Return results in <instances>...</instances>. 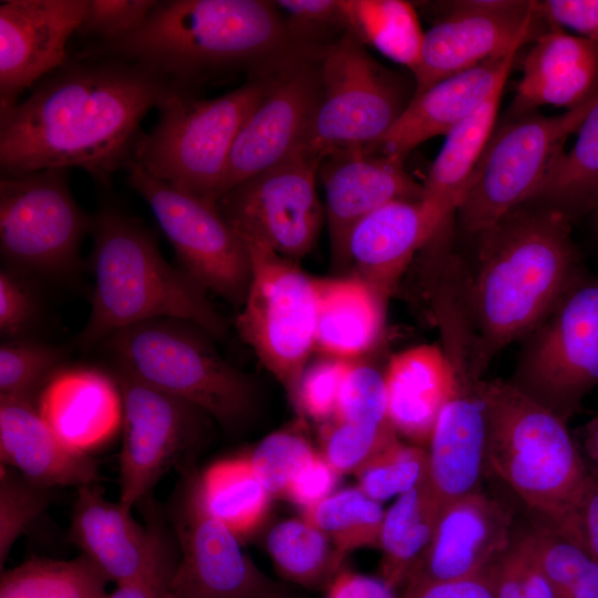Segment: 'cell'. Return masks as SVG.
<instances>
[{"label": "cell", "mask_w": 598, "mask_h": 598, "mask_svg": "<svg viewBox=\"0 0 598 598\" xmlns=\"http://www.w3.org/2000/svg\"><path fill=\"white\" fill-rule=\"evenodd\" d=\"M166 598H173V596L171 595V592L166 596Z\"/></svg>", "instance_id": "cell-58"}, {"label": "cell", "mask_w": 598, "mask_h": 598, "mask_svg": "<svg viewBox=\"0 0 598 598\" xmlns=\"http://www.w3.org/2000/svg\"><path fill=\"white\" fill-rule=\"evenodd\" d=\"M53 488L41 486L16 468L0 465V567L17 542L53 501Z\"/></svg>", "instance_id": "cell-43"}, {"label": "cell", "mask_w": 598, "mask_h": 598, "mask_svg": "<svg viewBox=\"0 0 598 598\" xmlns=\"http://www.w3.org/2000/svg\"><path fill=\"white\" fill-rule=\"evenodd\" d=\"M319 164L299 147L224 193L216 206L245 244L298 262L313 248L324 218L316 187Z\"/></svg>", "instance_id": "cell-13"}, {"label": "cell", "mask_w": 598, "mask_h": 598, "mask_svg": "<svg viewBox=\"0 0 598 598\" xmlns=\"http://www.w3.org/2000/svg\"><path fill=\"white\" fill-rule=\"evenodd\" d=\"M210 338L190 322L162 318L121 329L102 343L116 369L235 429L254 416L258 391L219 355Z\"/></svg>", "instance_id": "cell-6"}, {"label": "cell", "mask_w": 598, "mask_h": 598, "mask_svg": "<svg viewBox=\"0 0 598 598\" xmlns=\"http://www.w3.org/2000/svg\"><path fill=\"white\" fill-rule=\"evenodd\" d=\"M403 163L404 159L373 146L340 151L320 162L324 217L337 266L346 239L358 221L389 203L422 198V184L411 177Z\"/></svg>", "instance_id": "cell-21"}, {"label": "cell", "mask_w": 598, "mask_h": 598, "mask_svg": "<svg viewBox=\"0 0 598 598\" xmlns=\"http://www.w3.org/2000/svg\"><path fill=\"white\" fill-rule=\"evenodd\" d=\"M0 458L30 481L49 488L95 483L96 462L51 431L34 402L0 396Z\"/></svg>", "instance_id": "cell-27"}, {"label": "cell", "mask_w": 598, "mask_h": 598, "mask_svg": "<svg viewBox=\"0 0 598 598\" xmlns=\"http://www.w3.org/2000/svg\"><path fill=\"white\" fill-rule=\"evenodd\" d=\"M74 200L68 168H47L0 178V252L4 267L25 277L60 278L80 265L91 231Z\"/></svg>", "instance_id": "cell-11"}, {"label": "cell", "mask_w": 598, "mask_h": 598, "mask_svg": "<svg viewBox=\"0 0 598 598\" xmlns=\"http://www.w3.org/2000/svg\"><path fill=\"white\" fill-rule=\"evenodd\" d=\"M86 0H2L0 2V112L69 59Z\"/></svg>", "instance_id": "cell-20"}, {"label": "cell", "mask_w": 598, "mask_h": 598, "mask_svg": "<svg viewBox=\"0 0 598 598\" xmlns=\"http://www.w3.org/2000/svg\"><path fill=\"white\" fill-rule=\"evenodd\" d=\"M165 514L176 538L179 560L173 598H267L275 582L240 548V540L206 509L195 463L179 470Z\"/></svg>", "instance_id": "cell-15"}, {"label": "cell", "mask_w": 598, "mask_h": 598, "mask_svg": "<svg viewBox=\"0 0 598 598\" xmlns=\"http://www.w3.org/2000/svg\"><path fill=\"white\" fill-rule=\"evenodd\" d=\"M597 96L559 115L514 113L494 130L456 210L466 235L476 237L536 198Z\"/></svg>", "instance_id": "cell-8"}, {"label": "cell", "mask_w": 598, "mask_h": 598, "mask_svg": "<svg viewBox=\"0 0 598 598\" xmlns=\"http://www.w3.org/2000/svg\"><path fill=\"white\" fill-rule=\"evenodd\" d=\"M320 82V99L301 146L320 162L340 151L374 146L410 102L348 32L323 48Z\"/></svg>", "instance_id": "cell-10"}, {"label": "cell", "mask_w": 598, "mask_h": 598, "mask_svg": "<svg viewBox=\"0 0 598 598\" xmlns=\"http://www.w3.org/2000/svg\"><path fill=\"white\" fill-rule=\"evenodd\" d=\"M90 233L94 287L89 319L75 338L81 349L132 324L162 318L190 322L214 339L226 336L227 322L207 290L165 260L142 223L104 207L92 216Z\"/></svg>", "instance_id": "cell-4"}, {"label": "cell", "mask_w": 598, "mask_h": 598, "mask_svg": "<svg viewBox=\"0 0 598 598\" xmlns=\"http://www.w3.org/2000/svg\"><path fill=\"white\" fill-rule=\"evenodd\" d=\"M352 361L323 355L305 369L297 395L299 412L315 421H330L336 412L342 381Z\"/></svg>", "instance_id": "cell-47"}, {"label": "cell", "mask_w": 598, "mask_h": 598, "mask_svg": "<svg viewBox=\"0 0 598 598\" xmlns=\"http://www.w3.org/2000/svg\"><path fill=\"white\" fill-rule=\"evenodd\" d=\"M124 171L128 186L147 203L173 246L181 268L207 291L241 307L251 279L250 257L216 203L176 189L134 162Z\"/></svg>", "instance_id": "cell-14"}, {"label": "cell", "mask_w": 598, "mask_h": 598, "mask_svg": "<svg viewBox=\"0 0 598 598\" xmlns=\"http://www.w3.org/2000/svg\"><path fill=\"white\" fill-rule=\"evenodd\" d=\"M275 6L287 13L293 30L308 43L319 45L311 35L319 29L344 30L343 0H278Z\"/></svg>", "instance_id": "cell-50"}, {"label": "cell", "mask_w": 598, "mask_h": 598, "mask_svg": "<svg viewBox=\"0 0 598 598\" xmlns=\"http://www.w3.org/2000/svg\"><path fill=\"white\" fill-rule=\"evenodd\" d=\"M245 245L251 279L236 328L296 405L301 375L316 350L315 278L296 261L255 244Z\"/></svg>", "instance_id": "cell-9"}, {"label": "cell", "mask_w": 598, "mask_h": 598, "mask_svg": "<svg viewBox=\"0 0 598 598\" xmlns=\"http://www.w3.org/2000/svg\"><path fill=\"white\" fill-rule=\"evenodd\" d=\"M359 488L381 503L400 496L429 477V453L422 446L399 439L389 444L357 473Z\"/></svg>", "instance_id": "cell-42"}, {"label": "cell", "mask_w": 598, "mask_h": 598, "mask_svg": "<svg viewBox=\"0 0 598 598\" xmlns=\"http://www.w3.org/2000/svg\"><path fill=\"white\" fill-rule=\"evenodd\" d=\"M109 581L84 554L70 560L32 558L1 573L0 598H107Z\"/></svg>", "instance_id": "cell-37"}, {"label": "cell", "mask_w": 598, "mask_h": 598, "mask_svg": "<svg viewBox=\"0 0 598 598\" xmlns=\"http://www.w3.org/2000/svg\"><path fill=\"white\" fill-rule=\"evenodd\" d=\"M472 268L461 260V292L477 367L528 336L582 276L570 218L545 205L514 208L476 237Z\"/></svg>", "instance_id": "cell-2"}, {"label": "cell", "mask_w": 598, "mask_h": 598, "mask_svg": "<svg viewBox=\"0 0 598 598\" xmlns=\"http://www.w3.org/2000/svg\"><path fill=\"white\" fill-rule=\"evenodd\" d=\"M37 408L59 440L81 453L106 442L123 420L116 381L94 369L60 370L40 393Z\"/></svg>", "instance_id": "cell-26"}, {"label": "cell", "mask_w": 598, "mask_h": 598, "mask_svg": "<svg viewBox=\"0 0 598 598\" xmlns=\"http://www.w3.org/2000/svg\"><path fill=\"white\" fill-rule=\"evenodd\" d=\"M581 452L589 470L598 474V415L592 417L584 427Z\"/></svg>", "instance_id": "cell-56"}, {"label": "cell", "mask_w": 598, "mask_h": 598, "mask_svg": "<svg viewBox=\"0 0 598 598\" xmlns=\"http://www.w3.org/2000/svg\"><path fill=\"white\" fill-rule=\"evenodd\" d=\"M65 351L29 339L4 340L0 346V396L33 402L60 371Z\"/></svg>", "instance_id": "cell-41"}, {"label": "cell", "mask_w": 598, "mask_h": 598, "mask_svg": "<svg viewBox=\"0 0 598 598\" xmlns=\"http://www.w3.org/2000/svg\"><path fill=\"white\" fill-rule=\"evenodd\" d=\"M179 92L144 66L82 50L0 112V173L78 167L109 186L133 162L141 123Z\"/></svg>", "instance_id": "cell-1"}, {"label": "cell", "mask_w": 598, "mask_h": 598, "mask_svg": "<svg viewBox=\"0 0 598 598\" xmlns=\"http://www.w3.org/2000/svg\"><path fill=\"white\" fill-rule=\"evenodd\" d=\"M597 95L598 44L550 23L525 56L514 113L543 105L573 110Z\"/></svg>", "instance_id": "cell-25"}, {"label": "cell", "mask_w": 598, "mask_h": 598, "mask_svg": "<svg viewBox=\"0 0 598 598\" xmlns=\"http://www.w3.org/2000/svg\"><path fill=\"white\" fill-rule=\"evenodd\" d=\"M503 89L498 87L445 135L422 184L421 200L442 226L456 213L470 177L495 130Z\"/></svg>", "instance_id": "cell-31"}, {"label": "cell", "mask_w": 598, "mask_h": 598, "mask_svg": "<svg viewBox=\"0 0 598 598\" xmlns=\"http://www.w3.org/2000/svg\"><path fill=\"white\" fill-rule=\"evenodd\" d=\"M514 538L535 560L558 598H598V560L582 547L537 524Z\"/></svg>", "instance_id": "cell-38"}, {"label": "cell", "mask_w": 598, "mask_h": 598, "mask_svg": "<svg viewBox=\"0 0 598 598\" xmlns=\"http://www.w3.org/2000/svg\"><path fill=\"white\" fill-rule=\"evenodd\" d=\"M272 69L217 97L171 94L157 106L156 124L138 140L133 162L176 189L216 203L235 140L265 94Z\"/></svg>", "instance_id": "cell-7"}, {"label": "cell", "mask_w": 598, "mask_h": 598, "mask_svg": "<svg viewBox=\"0 0 598 598\" xmlns=\"http://www.w3.org/2000/svg\"><path fill=\"white\" fill-rule=\"evenodd\" d=\"M115 381L123 403L118 502L132 509L152 496L172 465L195 463L207 414L122 370H115Z\"/></svg>", "instance_id": "cell-17"}, {"label": "cell", "mask_w": 598, "mask_h": 598, "mask_svg": "<svg viewBox=\"0 0 598 598\" xmlns=\"http://www.w3.org/2000/svg\"><path fill=\"white\" fill-rule=\"evenodd\" d=\"M440 333L453 384L427 445V482L443 506L481 488L488 468V412L485 379L476 364L467 326L450 321Z\"/></svg>", "instance_id": "cell-16"}, {"label": "cell", "mask_w": 598, "mask_h": 598, "mask_svg": "<svg viewBox=\"0 0 598 598\" xmlns=\"http://www.w3.org/2000/svg\"><path fill=\"white\" fill-rule=\"evenodd\" d=\"M331 420L362 424H392L388 413L384 375L369 363L352 361L340 388Z\"/></svg>", "instance_id": "cell-46"}, {"label": "cell", "mask_w": 598, "mask_h": 598, "mask_svg": "<svg viewBox=\"0 0 598 598\" xmlns=\"http://www.w3.org/2000/svg\"><path fill=\"white\" fill-rule=\"evenodd\" d=\"M317 289L316 350L355 361L378 341L385 305L360 279L315 278Z\"/></svg>", "instance_id": "cell-30"}, {"label": "cell", "mask_w": 598, "mask_h": 598, "mask_svg": "<svg viewBox=\"0 0 598 598\" xmlns=\"http://www.w3.org/2000/svg\"><path fill=\"white\" fill-rule=\"evenodd\" d=\"M553 532L576 543L598 560V474L590 471L571 514Z\"/></svg>", "instance_id": "cell-51"}, {"label": "cell", "mask_w": 598, "mask_h": 598, "mask_svg": "<svg viewBox=\"0 0 598 598\" xmlns=\"http://www.w3.org/2000/svg\"><path fill=\"white\" fill-rule=\"evenodd\" d=\"M389 419L410 443L424 447L453 384L441 347L421 344L394 354L383 373Z\"/></svg>", "instance_id": "cell-29"}, {"label": "cell", "mask_w": 598, "mask_h": 598, "mask_svg": "<svg viewBox=\"0 0 598 598\" xmlns=\"http://www.w3.org/2000/svg\"><path fill=\"white\" fill-rule=\"evenodd\" d=\"M514 535L511 512L481 488L452 499L442 506L431 543L406 581L485 571L511 546Z\"/></svg>", "instance_id": "cell-22"}, {"label": "cell", "mask_w": 598, "mask_h": 598, "mask_svg": "<svg viewBox=\"0 0 598 598\" xmlns=\"http://www.w3.org/2000/svg\"><path fill=\"white\" fill-rule=\"evenodd\" d=\"M138 506L151 532V549L143 569L117 585L107 598H166L175 574L179 550L165 509L152 496Z\"/></svg>", "instance_id": "cell-40"}, {"label": "cell", "mask_w": 598, "mask_h": 598, "mask_svg": "<svg viewBox=\"0 0 598 598\" xmlns=\"http://www.w3.org/2000/svg\"><path fill=\"white\" fill-rule=\"evenodd\" d=\"M267 598H300L296 594L288 590L286 587H281L279 590L268 596Z\"/></svg>", "instance_id": "cell-57"}, {"label": "cell", "mask_w": 598, "mask_h": 598, "mask_svg": "<svg viewBox=\"0 0 598 598\" xmlns=\"http://www.w3.org/2000/svg\"><path fill=\"white\" fill-rule=\"evenodd\" d=\"M198 484L206 509L239 540L260 529L272 497L249 456L213 463L199 473Z\"/></svg>", "instance_id": "cell-33"}, {"label": "cell", "mask_w": 598, "mask_h": 598, "mask_svg": "<svg viewBox=\"0 0 598 598\" xmlns=\"http://www.w3.org/2000/svg\"><path fill=\"white\" fill-rule=\"evenodd\" d=\"M595 209H596V212H597V215H598V205H597V207H596Z\"/></svg>", "instance_id": "cell-59"}, {"label": "cell", "mask_w": 598, "mask_h": 598, "mask_svg": "<svg viewBox=\"0 0 598 598\" xmlns=\"http://www.w3.org/2000/svg\"><path fill=\"white\" fill-rule=\"evenodd\" d=\"M442 505L427 481L400 495L385 512L380 536L381 579L405 584L433 537Z\"/></svg>", "instance_id": "cell-32"}, {"label": "cell", "mask_w": 598, "mask_h": 598, "mask_svg": "<svg viewBox=\"0 0 598 598\" xmlns=\"http://www.w3.org/2000/svg\"><path fill=\"white\" fill-rule=\"evenodd\" d=\"M517 52L443 79L412 95L398 121L373 147L404 159L421 143L446 135L498 87L505 86Z\"/></svg>", "instance_id": "cell-24"}, {"label": "cell", "mask_w": 598, "mask_h": 598, "mask_svg": "<svg viewBox=\"0 0 598 598\" xmlns=\"http://www.w3.org/2000/svg\"><path fill=\"white\" fill-rule=\"evenodd\" d=\"M323 48L296 53L271 70L265 94L235 140L221 195L302 146L320 99Z\"/></svg>", "instance_id": "cell-18"}, {"label": "cell", "mask_w": 598, "mask_h": 598, "mask_svg": "<svg viewBox=\"0 0 598 598\" xmlns=\"http://www.w3.org/2000/svg\"><path fill=\"white\" fill-rule=\"evenodd\" d=\"M577 131L574 146L563 153L530 202L557 209L569 218L598 205V96Z\"/></svg>", "instance_id": "cell-36"}, {"label": "cell", "mask_w": 598, "mask_h": 598, "mask_svg": "<svg viewBox=\"0 0 598 598\" xmlns=\"http://www.w3.org/2000/svg\"><path fill=\"white\" fill-rule=\"evenodd\" d=\"M540 16L560 28H568L598 44V0L537 1Z\"/></svg>", "instance_id": "cell-54"}, {"label": "cell", "mask_w": 598, "mask_h": 598, "mask_svg": "<svg viewBox=\"0 0 598 598\" xmlns=\"http://www.w3.org/2000/svg\"><path fill=\"white\" fill-rule=\"evenodd\" d=\"M316 48L298 35L274 1L165 0L130 34L84 50L140 64L175 90L195 94L213 78L265 72Z\"/></svg>", "instance_id": "cell-3"}, {"label": "cell", "mask_w": 598, "mask_h": 598, "mask_svg": "<svg viewBox=\"0 0 598 598\" xmlns=\"http://www.w3.org/2000/svg\"><path fill=\"white\" fill-rule=\"evenodd\" d=\"M313 452L300 432L287 429L264 437L249 458L271 497L286 498L291 480Z\"/></svg>", "instance_id": "cell-45"}, {"label": "cell", "mask_w": 598, "mask_h": 598, "mask_svg": "<svg viewBox=\"0 0 598 598\" xmlns=\"http://www.w3.org/2000/svg\"><path fill=\"white\" fill-rule=\"evenodd\" d=\"M399 598H495L491 580L485 571L468 577L427 580L412 579L404 584Z\"/></svg>", "instance_id": "cell-53"}, {"label": "cell", "mask_w": 598, "mask_h": 598, "mask_svg": "<svg viewBox=\"0 0 598 598\" xmlns=\"http://www.w3.org/2000/svg\"><path fill=\"white\" fill-rule=\"evenodd\" d=\"M509 382L566 422L577 413L598 385V279L581 276L525 337Z\"/></svg>", "instance_id": "cell-12"}, {"label": "cell", "mask_w": 598, "mask_h": 598, "mask_svg": "<svg viewBox=\"0 0 598 598\" xmlns=\"http://www.w3.org/2000/svg\"><path fill=\"white\" fill-rule=\"evenodd\" d=\"M27 278L6 267L0 271V332L4 340L25 338L40 316L39 299Z\"/></svg>", "instance_id": "cell-49"}, {"label": "cell", "mask_w": 598, "mask_h": 598, "mask_svg": "<svg viewBox=\"0 0 598 598\" xmlns=\"http://www.w3.org/2000/svg\"><path fill=\"white\" fill-rule=\"evenodd\" d=\"M539 16L537 1H451L444 17L425 31L413 72L419 94L439 81L519 50Z\"/></svg>", "instance_id": "cell-19"}, {"label": "cell", "mask_w": 598, "mask_h": 598, "mask_svg": "<svg viewBox=\"0 0 598 598\" xmlns=\"http://www.w3.org/2000/svg\"><path fill=\"white\" fill-rule=\"evenodd\" d=\"M443 227L421 199L389 203L353 226L338 267L352 270L386 306L415 252Z\"/></svg>", "instance_id": "cell-23"}, {"label": "cell", "mask_w": 598, "mask_h": 598, "mask_svg": "<svg viewBox=\"0 0 598 598\" xmlns=\"http://www.w3.org/2000/svg\"><path fill=\"white\" fill-rule=\"evenodd\" d=\"M157 3V0H86L78 33L95 39V43L116 41L140 27Z\"/></svg>", "instance_id": "cell-48"}, {"label": "cell", "mask_w": 598, "mask_h": 598, "mask_svg": "<svg viewBox=\"0 0 598 598\" xmlns=\"http://www.w3.org/2000/svg\"><path fill=\"white\" fill-rule=\"evenodd\" d=\"M487 463L537 518L558 529L590 475L566 421L509 381L485 380Z\"/></svg>", "instance_id": "cell-5"}, {"label": "cell", "mask_w": 598, "mask_h": 598, "mask_svg": "<svg viewBox=\"0 0 598 598\" xmlns=\"http://www.w3.org/2000/svg\"><path fill=\"white\" fill-rule=\"evenodd\" d=\"M266 549L282 578L308 589H327L346 557L303 517L276 524L267 534Z\"/></svg>", "instance_id": "cell-35"}, {"label": "cell", "mask_w": 598, "mask_h": 598, "mask_svg": "<svg viewBox=\"0 0 598 598\" xmlns=\"http://www.w3.org/2000/svg\"><path fill=\"white\" fill-rule=\"evenodd\" d=\"M326 598H399L381 578L342 568L328 586Z\"/></svg>", "instance_id": "cell-55"}, {"label": "cell", "mask_w": 598, "mask_h": 598, "mask_svg": "<svg viewBox=\"0 0 598 598\" xmlns=\"http://www.w3.org/2000/svg\"><path fill=\"white\" fill-rule=\"evenodd\" d=\"M70 539L116 585L134 578L151 549V532L120 502H110L95 483L78 488Z\"/></svg>", "instance_id": "cell-28"}, {"label": "cell", "mask_w": 598, "mask_h": 598, "mask_svg": "<svg viewBox=\"0 0 598 598\" xmlns=\"http://www.w3.org/2000/svg\"><path fill=\"white\" fill-rule=\"evenodd\" d=\"M339 474L322 454H313L301 465L287 489L286 498L307 509L330 496Z\"/></svg>", "instance_id": "cell-52"}, {"label": "cell", "mask_w": 598, "mask_h": 598, "mask_svg": "<svg viewBox=\"0 0 598 598\" xmlns=\"http://www.w3.org/2000/svg\"><path fill=\"white\" fill-rule=\"evenodd\" d=\"M384 512L379 502L359 487L332 493L317 505L303 509V518L320 529L342 554L380 546Z\"/></svg>", "instance_id": "cell-39"}, {"label": "cell", "mask_w": 598, "mask_h": 598, "mask_svg": "<svg viewBox=\"0 0 598 598\" xmlns=\"http://www.w3.org/2000/svg\"><path fill=\"white\" fill-rule=\"evenodd\" d=\"M398 439L392 424L374 425L330 420L321 429L322 456L339 474L357 473Z\"/></svg>", "instance_id": "cell-44"}, {"label": "cell", "mask_w": 598, "mask_h": 598, "mask_svg": "<svg viewBox=\"0 0 598 598\" xmlns=\"http://www.w3.org/2000/svg\"><path fill=\"white\" fill-rule=\"evenodd\" d=\"M344 29L362 44L415 71L425 32L414 7L402 0H343Z\"/></svg>", "instance_id": "cell-34"}]
</instances>
